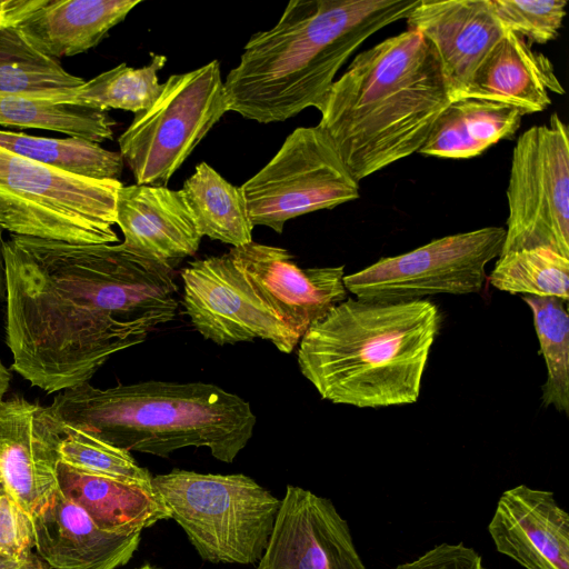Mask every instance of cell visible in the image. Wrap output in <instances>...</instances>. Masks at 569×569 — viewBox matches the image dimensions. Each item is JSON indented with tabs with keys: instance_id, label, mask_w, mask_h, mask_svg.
Listing matches in <instances>:
<instances>
[{
	"instance_id": "obj_1",
	"label": "cell",
	"mask_w": 569,
	"mask_h": 569,
	"mask_svg": "<svg viewBox=\"0 0 569 569\" xmlns=\"http://www.w3.org/2000/svg\"><path fill=\"white\" fill-rule=\"evenodd\" d=\"M4 264L11 369L47 393L89 382L111 356L176 317L172 267L121 243L12 234Z\"/></svg>"
},
{
	"instance_id": "obj_2",
	"label": "cell",
	"mask_w": 569,
	"mask_h": 569,
	"mask_svg": "<svg viewBox=\"0 0 569 569\" xmlns=\"http://www.w3.org/2000/svg\"><path fill=\"white\" fill-rule=\"evenodd\" d=\"M420 0H291L269 30L251 36L223 81L228 111L259 123L320 110L336 74L371 36L406 19Z\"/></svg>"
},
{
	"instance_id": "obj_3",
	"label": "cell",
	"mask_w": 569,
	"mask_h": 569,
	"mask_svg": "<svg viewBox=\"0 0 569 569\" xmlns=\"http://www.w3.org/2000/svg\"><path fill=\"white\" fill-rule=\"evenodd\" d=\"M451 102L435 50L407 29L352 59L330 87L318 126L360 182L419 152Z\"/></svg>"
},
{
	"instance_id": "obj_4",
	"label": "cell",
	"mask_w": 569,
	"mask_h": 569,
	"mask_svg": "<svg viewBox=\"0 0 569 569\" xmlns=\"http://www.w3.org/2000/svg\"><path fill=\"white\" fill-rule=\"evenodd\" d=\"M442 315L428 299L386 302L346 298L303 333L302 376L337 405L383 408L415 403Z\"/></svg>"
},
{
	"instance_id": "obj_5",
	"label": "cell",
	"mask_w": 569,
	"mask_h": 569,
	"mask_svg": "<svg viewBox=\"0 0 569 569\" xmlns=\"http://www.w3.org/2000/svg\"><path fill=\"white\" fill-rule=\"evenodd\" d=\"M49 409L63 427L129 452L167 458L204 447L227 463L246 448L257 420L248 401L204 382L151 380L108 389L84 382L62 390Z\"/></svg>"
},
{
	"instance_id": "obj_6",
	"label": "cell",
	"mask_w": 569,
	"mask_h": 569,
	"mask_svg": "<svg viewBox=\"0 0 569 569\" xmlns=\"http://www.w3.org/2000/svg\"><path fill=\"white\" fill-rule=\"evenodd\" d=\"M152 485L198 555L212 563L257 565L281 499L243 473L172 469Z\"/></svg>"
},
{
	"instance_id": "obj_7",
	"label": "cell",
	"mask_w": 569,
	"mask_h": 569,
	"mask_svg": "<svg viewBox=\"0 0 569 569\" xmlns=\"http://www.w3.org/2000/svg\"><path fill=\"white\" fill-rule=\"evenodd\" d=\"M122 186L120 180L76 176L0 147V226L21 237L114 243Z\"/></svg>"
},
{
	"instance_id": "obj_8",
	"label": "cell",
	"mask_w": 569,
	"mask_h": 569,
	"mask_svg": "<svg viewBox=\"0 0 569 569\" xmlns=\"http://www.w3.org/2000/svg\"><path fill=\"white\" fill-rule=\"evenodd\" d=\"M227 111L218 60L170 76L153 103L136 113L118 139L136 183L166 187Z\"/></svg>"
},
{
	"instance_id": "obj_9",
	"label": "cell",
	"mask_w": 569,
	"mask_h": 569,
	"mask_svg": "<svg viewBox=\"0 0 569 569\" xmlns=\"http://www.w3.org/2000/svg\"><path fill=\"white\" fill-rule=\"evenodd\" d=\"M501 253L543 247L569 258V132L558 113L513 147Z\"/></svg>"
},
{
	"instance_id": "obj_10",
	"label": "cell",
	"mask_w": 569,
	"mask_h": 569,
	"mask_svg": "<svg viewBox=\"0 0 569 569\" xmlns=\"http://www.w3.org/2000/svg\"><path fill=\"white\" fill-rule=\"evenodd\" d=\"M240 189L253 227L266 226L277 233L292 218L359 198V182L318 124L295 129Z\"/></svg>"
},
{
	"instance_id": "obj_11",
	"label": "cell",
	"mask_w": 569,
	"mask_h": 569,
	"mask_svg": "<svg viewBox=\"0 0 569 569\" xmlns=\"http://www.w3.org/2000/svg\"><path fill=\"white\" fill-rule=\"evenodd\" d=\"M505 234L502 227H485L433 239L345 276L343 284L358 299L386 302L479 293L486 267L500 256Z\"/></svg>"
},
{
	"instance_id": "obj_12",
	"label": "cell",
	"mask_w": 569,
	"mask_h": 569,
	"mask_svg": "<svg viewBox=\"0 0 569 569\" xmlns=\"http://www.w3.org/2000/svg\"><path fill=\"white\" fill-rule=\"evenodd\" d=\"M181 278L184 311L204 339L218 346L262 339L283 353L298 346L301 336L229 253L190 262Z\"/></svg>"
},
{
	"instance_id": "obj_13",
	"label": "cell",
	"mask_w": 569,
	"mask_h": 569,
	"mask_svg": "<svg viewBox=\"0 0 569 569\" xmlns=\"http://www.w3.org/2000/svg\"><path fill=\"white\" fill-rule=\"evenodd\" d=\"M256 569H368L333 502L288 485Z\"/></svg>"
},
{
	"instance_id": "obj_14",
	"label": "cell",
	"mask_w": 569,
	"mask_h": 569,
	"mask_svg": "<svg viewBox=\"0 0 569 569\" xmlns=\"http://www.w3.org/2000/svg\"><path fill=\"white\" fill-rule=\"evenodd\" d=\"M63 435L49 407L19 396L0 402V481L31 518L59 490L57 468Z\"/></svg>"
},
{
	"instance_id": "obj_15",
	"label": "cell",
	"mask_w": 569,
	"mask_h": 569,
	"mask_svg": "<svg viewBox=\"0 0 569 569\" xmlns=\"http://www.w3.org/2000/svg\"><path fill=\"white\" fill-rule=\"evenodd\" d=\"M405 20L435 50L452 101L466 97L477 69L509 31L489 0H420Z\"/></svg>"
},
{
	"instance_id": "obj_16",
	"label": "cell",
	"mask_w": 569,
	"mask_h": 569,
	"mask_svg": "<svg viewBox=\"0 0 569 569\" xmlns=\"http://www.w3.org/2000/svg\"><path fill=\"white\" fill-rule=\"evenodd\" d=\"M229 256L301 337L347 298L345 266L302 269L288 250L253 240Z\"/></svg>"
},
{
	"instance_id": "obj_17",
	"label": "cell",
	"mask_w": 569,
	"mask_h": 569,
	"mask_svg": "<svg viewBox=\"0 0 569 569\" xmlns=\"http://www.w3.org/2000/svg\"><path fill=\"white\" fill-rule=\"evenodd\" d=\"M141 0H0V26L18 28L41 53L73 57L97 47Z\"/></svg>"
},
{
	"instance_id": "obj_18",
	"label": "cell",
	"mask_w": 569,
	"mask_h": 569,
	"mask_svg": "<svg viewBox=\"0 0 569 569\" xmlns=\"http://www.w3.org/2000/svg\"><path fill=\"white\" fill-rule=\"evenodd\" d=\"M488 532L496 550L523 569H569V515L549 490H505Z\"/></svg>"
},
{
	"instance_id": "obj_19",
	"label": "cell",
	"mask_w": 569,
	"mask_h": 569,
	"mask_svg": "<svg viewBox=\"0 0 569 569\" xmlns=\"http://www.w3.org/2000/svg\"><path fill=\"white\" fill-rule=\"evenodd\" d=\"M116 216L121 244L134 254L173 267L193 256L202 236L180 190L148 184L122 186Z\"/></svg>"
},
{
	"instance_id": "obj_20",
	"label": "cell",
	"mask_w": 569,
	"mask_h": 569,
	"mask_svg": "<svg viewBox=\"0 0 569 569\" xmlns=\"http://www.w3.org/2000/svg\"><path fill=\"white\" fill-rule=\"evenodd\" d=\"M32 521L37 555L52 569H117L130 561L141 540V531L101 529L60 490Z\"/></svg>"
},
{
	"instance_id": "obj_21",
	"label": "cell",
	"mask_w": 569,
	"mask_h": 569,
	"mask_svg": "<svg viewBox=\"0 0 569 569\" xmlns=\"http://www.w3.org/2000/svg\"><path fill=\"white\" fill-rule=\"evenodd\" d=\"M549 91L565 93L551 61L508 31L477 69L465 98L508 104L525 116L546 110Z\"/></svg>"
},
{
	"instance_id": "obj_22",
	"label": "cell",
	"mask_w": 569,
	"mask_h": 569,
	"mask_svg": "<svg viewBox=\"0 0 569 569\" xmlns=\"http://www.w3.org/2000/svg\"><path fill=\"white\" fill-rule=\"evenodd\" d=\"M61 493L81 507L101 529L142 531L170 511L151 482H137L76 470L62 462L57 468Z\"/></svg>"
},
{
	"instance_id": "obj_23",
	"label": "cell",
	"mask_w": 569,
	"mask_h": 569,
	"mask_svg": "<svg viewBox=\"0 0 569 569\" xmlns=\"http://www.w3.org/2000/svg\"><path fill=\"white\" fill-rule=\"evenodd\" d=\"M522 113L508 104L465 98L452 101L438 117L419 153L448 159L477 157L515 136Z\"/></svg>"
},
{
	"instance_id": "obj_24",
	"label": "cell",
	"mask_w": 569,
	"mask_h": 569,
	"mask_svg": "<svg viewBox=\"0 0 569 569\" xmlns=\"http://www.w3.org/2000/svg\"><path fill=\"white\" fill-rule=\"evenodd\" d=\"M201 236L239 247L252 241L253 224L240 187L227 181L207 162L180 189Z\"/></svg>"
},
{
	"instance_id": "obj_25",
	"label": "cell",
	"mask_w": 569,
	"mask_h": 569,
	"mask_svg": "<svg viewBox=\"0 0 569 569\" xmlns=\"http://www.w3.org/2000/svg\"><path fill=\"white\" fill-rule=\"evenodd\" d=\"M49 93L0 91V126L57 131L96 143L113 138L116 122L108 111L54 103Z\"/></svg>"
},
{
	"instance_id": "obj_26",
	"label": "cell",
	"mask_w": 569,
	"mask_h": 569,
	"mask_svg": "<svg viewBox=\"0 0 569 569\" xmlns=\"http://www.w3.org/2000/svg\"><path fill=\"white\" fill-rule=\"evenodd\" d=\"M167 58L151 53V61L142 68L121 63L70 89L50 91L54 103L74 104L102 111L120 109L134 114L148 109L161 92L158 72Z\"/></svg>"
},
{
	"instance_id": "obj_27",
	"label": "cell",
	"mask_w": 569,
	"mask_h": 569,
	"mask_svg": "<svg viewBox=\"0 0 569 569\" xmlns=\"http://www.w3.org/2000/svg\"><path fill=\"white\" fill-rule=\"evenodd\" d=\"M0 147L39 163L92 179L119 180L124 163L120 152L74 137L57 139L0 130Z\"/></svg>"
},
{
	"instance_id": "obj_28",
	"label": "cell",
	"mask_w": 569,
	"mask_h": 569,
	"mask_svg": "<svg viewBox=\"0 0 569 569\" xmlns=\"http://www.w3.org/2000/svg\"><path fill=\"white\" fill-rule=\"evenodd\" d=\"M492 287L511 295L569 298V258L543 247L500 254L488 277Z\"/></svg>"
},
{
	"instance_id": "obj_29",
	"label": "cell",
	"mask_w": 569,
	"mask_h": 569,
	"mask_svg": "<svg viewBox=\"0 0 569 569\" xmlns=\"http://www.w3.org/2000/svg\"><path fill=\"white\" fill-rule=\"evenodd\" d=\"M532 312L540 352L547 367L541 401L557 411H569V316L567 302L556 297L521 296Z\"/></svg>"
},
{
	"instance_id": "obj_30",
	"label": "cell",
	"mask_w": 569,
	"mask_h": 569,
	"mask_svg": "<svg viewBox=\"0 0 569 569\" xmlns=\"http://www.w3.org/2000/svg\"><path fill=\"white\" fill-rule=\"evenodd\" d=\"M84 80L58 60L38 51L13 26H0V91L38 92L70 89Z\"/></svg>"
},
{
	"instance_id": "obj_31",
	"label": "cell",
	"mask_w": 569,
	"mask_h": 569,
	"mask_svg": "<svg viewBox=\"0 0 569 569\" xmlns=\"http://www.w3.org/2000/svg\"><path fill=\"white\" fill-rule=\"evenodd\" d=\"M63 433L60 462L81 472L127 481H152L149 470L140 467L129 451L79 429L63 427Z\"/></svg>"
},
{
	"instance_id": "obj_32",
	"label": "cell",
	"mask_w": 569,
	"mask_h": 569,
	"mask_svg": "<svg viewBox=\"0 0 569 569\" xmlns=\"http://www.w3.org/2000/svg\"><path fill=\"white\" fill-rule=\"evenodd\" d=\"M500 22L527 43L545 44L559 34L566 0H489Z\"/></svg>"
},
{
	"instance_id": "obj_33",
	"label": "cell",
	"mask_w": 569,
	"mask_h": 569,
	"mask_svg": "<svg viewBox=\"0 0 569 569\" xmlns=\"http://www.w3.org/2000/svg\"><path fill=\"white\" fill-rule=\"evenodd\" d=\"M34 545L32 518L6 490L0 491V555L21 558Z\"/></svg>"
},
{
	"instance_id": "obj_34",
	"label": "cell",
	"mask_w": 569,
	"mask_h": 569,
	"mask_svg": "<svg viewBox=\"0 0 569 569\" xmlns=\"http://www.w3.org/2000/svg\"><path fill=\"white\" fill-rule=\"evenodd\" d=\"M391 569H485L482 557L463 542H441Z\"/></svg>"
},
{
	"instance_id": "obj_35",
	"label": "cell",
	"mask_w": 569,
	"mask_h": 569,
	"mask_svg": "<svg viewBox=\"0 0 569 569\" xmlns=\"http://www.w3.org/2000/svg\"><path fill=\"white\" fill-rule=\"evenodd\" d=\"M0 569H52L37 553H29L21 558L0 555Z\"/></svg>"
},
{
	"instance_id": "obj_36",
	"label": "cell",
	"mask_w": 569,
	"mask_h": 569,
	"mask_svg": "<svg viewBox=\"0 0 569 569\" xmlns=\"http://www.w3.org/2000/svg\"><path fill=\"white\" fill-rule=\"evenodd\" d=\"M4 242L3 229L0 226V301L6 300Z\"/></svg>"
},
{
	"instance_id": "obj_37",
	"label": "cell",
	"mask_w": 569,
	"mask_h": 569,
	"mask_svg": "<svg viewBox=\"0 0 569 569\" xmlns=\"http://www.w3.org/2000/svg\"><path fill=\"white\" fill-rule=\"evenodd\" d=\"M11 378V370L7 368L0 359V402L3 400V396L9 390Z\"/></svg>"
},
{
	"instance_id": "obj_38",
	"label": "cell",
	"mask_w": 569,
	"mask_h": 569,
	"mask_svg": "<svg viewBox=\"0 0 569 569\" xmlns=\"http://www.w3.org/2000/svg\"><path fill=\"white\" fill-rule=\"evenodd\" d=\"M137 569H158V568L151 566L150 563H144V565H142L141 567H139Z\"/></svg>"
},
{
	"instance_id": "obj_39",
	"label": "cell",
	"mask_w": 569,
	"mask_h": 569,
	"mask_svg": "<svg viewBox=\"0 0 569 569\" xmlns=\"http://www.w3.org/2000/svg\"><path fill=\"white\" fill-rule=\"evenodd\" d=\"M2 490H4V488H3V486H2V483L0 481V491H2Z\"/></svg>"
}]
</instances>
